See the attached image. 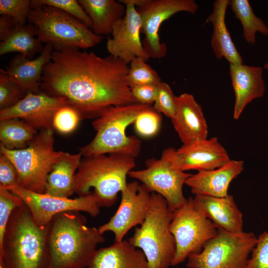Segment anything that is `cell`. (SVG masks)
I'll return each instance as SVG.
<instances>
[{"label": "cell", "mask_w": 268, "mask_h": 268, "mask_svg": "<svg viewBox=\"0 0 268 268\" xmlns=\"http://www.w3.org/2000/svg\"><path fill=\"white\" fill-rule=\"evenodd\" d=\"M128 64L79 49L54 50L44 67L41 88L66 97L81 116H97L112 106L138 103L127 82Z\"/></svg>", "instance_id": "6da1fadb"}, {"label": "cell", "mask_w": 268, "mask_h": 268, "mask_svg": "<svg viewBox=\"0 0 268 268\" xmlns=\"http://www.w3.org/2000/svg\"><path fill=\"white\" fill-rule=\"evenodd\" d=\"M86 222V217L76 211L53 218L47 238L49 268L87 267L97 245L105 239L98 228L88 227Z\"/></svg>", "instance_id": "7a4b0ae2"}, {"label": "cell", "mask_w": 268, "mask_h": 268, "mask_svg": "<svg viewBox=\"0 0 268 268\" xmlns=\"http://www.w3.org/2000/svg\"><path fill=\"white\" fill-rule=\"evenodd\" d=\"M48 225H37L25 203L15 209L0 248V258L6 268H49Z\"/></svg>", "instance_id": "3957f363"}, {"label": "cell", "mask_w": 268, "mask_h": 268, "mask_svg": "<svg viewBox=\"0 0 268 268\" xmlns=\"http://www.w3.org/2000/svg\"><path fill=\"white\" fill-rule=\"evenodd\" d=\"M135 165V158L120 153L85 158L75 175L74 193L82 196L91 192L100 207H111L126 187L127 177Z\"/></svg>", "instance_id": "277c9868"}, {"label": "cell", "mask_w": 268, "mask_h": 268, "mask_svg": "<svg viewBox=\"0 0 268 268\" xmlns=\"http://www.w3.org/2000/svg\"><path fill=\"white\" fill-rule=\"evenodd\" d=\"M151 106L140 103L110 106L102 111L93 121L96 134L87 144L80 149L87 157L110 153H120L136 157L141 142L136 136L127 135L129 126Z\"/></svg>", "instance_id": "5b68a950"}, {"label": "cell", "mask_w": 268, "mask_h": 268, "mask_svg": "<svg viewBox=\"0 0 268 268\" xmlns=\"http://www.w3.org/2000/svg\"><path fill=\"white\" fill-rule=\"evenodd\" d=\"M173 211L161 195L151 193L146 216L128 241L145 255L149 268L172 266L175 241L170 230Z\"/></svg>", "instance_id": "8992f818"}, {"label": "cell", "mask_w": 268, "mask_h": 268, "mask_svg": "<svg viewBox=\"0 0 268 268\" xmlns=\"http://www.w3.org/2000/svg\"><path fill=\"white\" fill-rule=\"evenodd\" d=\"M27 21L35 27L40 40L54 50L86 49L100 43L103 38L77 18L50 5L32 8Z\"/></svg>", "instance_id": "52a82bcc"}, {"label": "cell", "mask_w": 268, "mask_h": 268, "mask_svg": "<svg viewBox=\"0 0 268 268\" xmlns=\"http://www.w3.org/2000/svg\"><path fill=\"white\" fill-rule=\"evenodd\" d=\"M54 144L53 129H46L38 133L24 149L10 150L0 144V151L15 166L20 186L43 194L48 176L64 152L55 150Z\"/></svg>", "instance_id": "ba28073f"}, {"label": "cell", "mask_w": 268, "mask_h": 268, "mask_svg": "<svg viewBox=\"0 0 268 268\" xmlns=\"http://www.w3.org/2000/svg\"><path fill=\"white\" fill-rule=\"evenodd\" d=\"M145 165V169L131 171L128 176L140 182L150 193H156L163 197L172 211L187 201L183 187L191 174L181 169L176 149L166 148L159 159H149Z\"/></svg>", "instance_id": "9c48e42d"}, {"label": "cell", "mask_w": 268, "mask_h": 268, "mask_svg": "<svg viewBox=\"0 0 268 268\" xmlns=\"http://www.w3.org/2000/svg\"><path fill=\"white\" fill-rule=\"evenodd\" d=\"M257 237L253 232L232 233L218 228L217 234L199 253L188 258L189 268H246Z\"/></svg>", "instance_id": "30bf717a"}, {"label": "cell", "mask_w": 268, "mask_h": 268, "mask_svg": "<svg viewBox=\"0 0 268 268\" xmlns=\"http://www.w3.org/2000/svg\"><path fill=\"white\" fill-rule=\"evenodd\" d=\"M170 230L176 244L172 266H176L190 255L200 253L204 244L217 234L218 228L195 207L190 198L173 211Z\"/></svg>", "instance_id": "8fae6325"}, {"label": "cell", "mask_w": 268, "mask_h": 268, "mask_svg": "<svg viewBox=\"0 0 268 268\" xmlns=\"http://www.w3.org/2000/svg\"><path fill=\"white\" fill-rule=\"evenodd\" d=\"M8 190L22 200L35 222L41 226L48 225L55 216L65 212H84L92 217L97 216L100 212V207L92 192L70 199L34 192L20 186L13 187Z\"/></svg>", "instance_id": "7c38bea8"}, {"label": "cell", "mask_w": 268, "mask_h": 268, "mask_svg": "<svg viewBox=\"0 0 268 268\" xmlns=\"http://www.w3.org/2000/svg\"><path fill=\"white\" fill-rule=\"evenodd\" d=\"M198 5L193 0H148L136 8L141 20V33L144 49L149 58L160 59L166 54V46L160 41L159 31L164 21L176 13L195 14Z\"/></svg>", "instance_id": "4fadbf2b"}, {"label": "cell", "mask_w": 268, "mask_h": 268, "mask_svg": "<svg viewBox=\"0 0 268 268\" xmlns=\"http://www.w3.org/2000/svg\"><path fill=\"white\" fill-rule=\"evenodd\" d=\"M121 194V201L116 212L107 222L98 227L102 234L113 232L115 242L123 241L133 227L143 223L151 196V193L136 180L128 183Z\"/></svg>", "instance_id": "5bb4252c"}, {"label": "cell", "mask_w": 268, "mask_h": 268, "mask_svg": "<svg viewBox=\"0 0 268 268\" xmlns=\"http://www.w3.org/2000/svg\"><path fill=\"white\" fill-rule=\"evenodd\" d=\"M69 105L63 96H51L45 92L28 91L26 96L13 106L0 110V121L21 119L36 129H54L53 122L56 112Z\"/></svg>", "instance_id": "9a60e30c"}, {"label": "cell", "mask_w": 268, "mask_h": 268, "mask_svg": "<svg viewBox=\"0 0 268 268\" xmlns=\"http://www.w3.org/2000/svg\"><path fill=\"white\" fill-rule=\"evenodd\" d=\"M124 17L114 26L112 37H108L106 48L110 55L129 65L136 58L147 62L140 33L141 20L135 6L127 4Z\"/></svg>", "instance_id": "2e32d148"}, {"label": "cell", "mask_w": 268, "mask_h": 268, "mask_svg": "<svg viewBox=\"0 0 268 268\" xmlns=\"http://www.w3.org/2000/svg\"><path fill=\"white\" fill-rule=\"evenodd\" d=\"M179 166L183 171L208 170L221 167L231 159L216 137L183 144L176 150Z\"/></svg>", "instance_id": "e0dca14e"}, {"label": "cell", "mask_w": 268, "mask_h": 268, "mask_svg": "<svg viewBox=\"0 0 268 268\" xmlns=\"http://www.w3.org/2000/svg\"><path fill=\"white\" fill-rule=\"evenodd\" d=\"M176 112L171 121L183 144L206 138V121L201 106L194 96L184 93L176 96Z\"/></svg>", "instance_id": "ac0fdd59"}, {"label": "cell", "mask_w": 268, "mask_h": 268, "mask_svg": "<svg viewBox=\"0 0 268 268\" xmlns=\"http://www.w3.org/2000/svg\"><path fill=\"white\" fill-rule=\"evenodd\" d=\"M244 170L242 160H230L216 169L198 171L187 179L185 184L195 195L215 197L227 196L231 182Z\"/></svg>", "instance_id": "d6986e66"}, {"label": "cell", "mask_w": 268, "mask_h": 268, "mask_svg": "<svg viewBox=\"0 0 268 268\" xmlns=\"http://www.w3.org/2000/svg\"><path fill=\"white\" fill-rule=\"evenodd\" d=\"M191 199L195 207L217 228L235 233L243 231V214L232 195L215 197L198 195Z\"/></svg>", "instance_id": "ffe728a7"}, {"label": "cell", "mask_w": 268, "mask_h": 268, "mask_svg": "<svg viewBox=\"0 0 268 268\" xmlns=\"http://www.w3.org/2000/svg\"><path fill=\"white\" fill-rule=\"evenodd\" d=\"M263 73V68L260 66L230 65L229 74L235 96L234 119L239 118L249 103L263 96L266 88Z\"/></svg>", "instance_id": "44dd1931"}, {"label": "cell", "mask_w": 268, "mask_h": 268, "mask_svg": "<svg viewBox=\"0 0 268 268\" xmlns=\"http://www.w3.org/2000/svg\"><path fill=\"white\" fill-rule=\"evenodd\" d=\"M53 50L51 45L45 44L39 56L33 60L18 54L10 60L4 71L24 90L40 92L43 68L50 61Z\"/></svg>", "instance_id": "7402d4cb"}, {"label": "cell", "mask_w": 268, "mask_h": 268, "mask_svg": "<svg viewBox=\"0 0 268 268\" xmlns=\"http://www.w3.org/2000/svg\"><path fill=\"white\" fill-rule=\"evenodd\" d=\"M88 268H149L143 252L123 240L97 249Z\"/></svg>", "instance_id": "603a6c76"}, {"label": "cell", "mask_w": 268, "mask_h": 268, "mask_svg": "<svg viewBox=\"0 0 268 268\" xmlns=\"http://www.w3.org/2000/svg\"><path fill=\"white\" fill-rule=\"evenodd\" d=\"M230 0H216L213 9L206 20L211 23L213 32L211 45L218 59L225 58L230 65L243 64V58L236 49L225 23L226 12Z\"/></svg>", "instance_id": "cb8c5ba5"}, {"label": "cell", "mask_w": 268, "mask_h": 268, "mask_svg": "<svg viewBox=\"0 0 268 268\" xmlns=\"http://www.w3.org/2000/svg\"><path fill=\"white\" fill-rule=\"evenodd\" d=\"M82 154L63 152L54 165L48 179L45 193L69 198L74 193V179L81 162Z\"/></svg>", "instance_id": "d4e9b609"}, {"label": "cell", "mask_w": 268, "mask_h": 268, "mask_svg": "<svg viewBox=\"0 0 268 268\" xmlns=\"http://www.w3.org/2000/svg\"><path fill=\"white\" fill-rule=\"evenodd\" d=\"M92 22L93 32L96 35L112 34L114 26L125 15L126 6L119 0H78Z\"/></svg>", "instance_id": "484cf974"}, {"label": "cell", "mask_w": 268, "mask_h": 268, "mask_svg": "<svg viewBox=\"0 0 268 268\" xmlns=\"http://www.w3.org/2000/svg\"><path fill=\"white\" fill-rule=\"evenodd\" d=\"M42 42L37 36L35 27L28 23L15 26L9 35L0 43V55L18 52L29 59L43 49Z\"/></svg>", "instance_id": "4316f807"}, {"label": "cell", "mask_w": 268, "mask_h": 268, "mask_svg": "<svg viewBox=\"0 0 268 268\" xmlns=\"http://www.w3.org/2000/svg\"><path fill=\"white\" fill-rule=\"evenodd\" d=\"M37 134L35 128L19 119L0 121V144L8 149L27 147Z\"/></svg>", "instance_id": "83f0119b"}, {"label": "cell", "mask_w": 268, "mask_h": 268, "mask_svg": "<svg viewBox=\"0 0 268 268\" xmlns=\"http://www.w3.org/2000/svg\"><path fill=\"white\" fill-rule=\"evenodd\" d=\"M229 5L235 17L241 22L243 37L248 43H256L257 32L268 35V26L255 14L248 0H231Z\"/></svg>", "instance_id": "f1b7e54d"}, {"label": "cell", "mask_w": 268, "mask_h": 268, "mask_svg": "<svg viewBox=\"0 0 268 268\" xmlns=\"http://www.w3.org/2000/svg\"><path fill=\"white\" fill-rule=\"evenodd\" d=\"M146 62L136 58L130 64L127 82L130 88L145 84L158 85L162 81L157 72Z\"/></svg>", "instance_id": "f546056e"}, {"label": "cell", "mask_w": 268, "mask_h": 268, "mask_svg": "<svg viewBox=\"0 0 268 268\" xmlns=\"http://www.w3.org/2000/svg\"><path fill=\"white\" fill-rule=\"evenodd\" d=\"M28 91L11 78L4 69L0 70V108L11 107L22 99Z\"/></svg>", "instance_id": "4dcf8cb0"}, {"label": "cell", "mask_w": 268, "mask_h": 268, "mask_svg": "<svg viewBox=\"0 0 268 268\" xmlns=\"http://www.w3.org/2000/svg\"><path fill=\"white\" fill-rule=\"evenodd\" d=\"M46 5L60 9L77 18L82 23L92 29V22L83 8L75 0H32L31 8H34L41 5Z\"/></svg>", "instance_id": "1f68e13d"}, {"label": "cell", "mask_w": 268, "mask_h": 268, "mask_svg": "<svg viewBox=\"0 0 268 268\" xmlns=\"http://www.w3.org/2000/svg\"><path fill=\"white\" fill-rule=\"evenodd\" d=\"M22 200L11 192L0 189V248L2 246L8 221L17 207L23 205Z\"/></svg>", "instance_id": "d6a6232c"}, {"label": "cell", "mask_w": 268, "mask_h": 268, "mask_svg": "<svg viewBox=\"0 0 268 268\" xmlns=\"http://www.w3.org/2000/svg\"><path fill=\"white\" fill-rule=\"evenodd\" d=\"M31 10L29 0H0V14L11 17L15 26L25 25Z\"/></svg>", "instance_id": "836d02e7"}, {"label": "cell", "mask_w": 268, "mask_h": 268, "mask_svg": "<svg viewBox=\"0 0 268 268\" xmlns=\"http://www.w3.org/2000/svg\"><path fill=\"white\" fill-rule=\"evenodd\" d=\"M161 121V114L151 106L137 117L134 123V129L139 135L150 137L158 133Z\"/></svg>", "instance_id": "e575fe53"}, {"label": "cell", "mask_w": 268, "mask_h": 268, "mask_svg": "<svg viewBox=\"0 0 268 268\" xmlns=\"http://www.w3.org/2000/svg\"><path fill=\"white\" fill-rule=\"evenodd\" d=\"M176 97L170 86L161 81L158 84L157 95L152 107L159 113L172 119L176 112Z\"/></svg>", "instance_id": "d590c367"}, {"label": "cell", "mask_w": 268, "mask_h": 268, "mask_svg": "<svg viewBox=\"0 0 268 268\" xmlns=\"http://www.w3.org/2000/svg\"><path fill=\"white\" fill-rule=\"evenodd\" d=\"M81 115L73 107L68 105L60 108L55 114L53 128L61 134H67L77 127Z\"/></svg>", "instance_id": "8d00e7d4"}, {"label": "cell", "mask_w": 268, "mask_h": 268, "mask_svg": "<svg viewBox=\"0 0 268 268\" xmlns=\"http://www.w3.org/2000/svg\"><path fill=\"white\" fill-rule=\"evenodd\" d=\"M246 268H268V231L257 237Z\"/></svg>", "instance_id": "74e56055"}, {"label": "cell", "mask_w": 268, "mask_h": 268, "mask_svg": "<svg viewBox=\"0 0 268 268\" xmlns=\"http://www.w3.org/2000/svg\"><path fill=\"white\" fill-rule=\"evenodd\" d=\"M16 186H19L16 169L6 156L0 153V189L8 190Z\"/></svg>", "instance_id": "f35d334b"}, {"label": "cell", "mask_w": 268, "mask_h": 268, "mask_svg": "<svg viewBox=\"0 0 268 268\" xmlns=\"http://www.w3.org/2000/svg\"><path fill=\"white\" fill-rule=\"evenodd\" d=\"M158 85L145 84L131 88L132 94L138 103L151 106L156 98Z\"/></svg>", "instance_id": "ab89813d"}, {"label": "cell", "mask_w": 268, "mask_h": 268, "mask_svg": "<svg viewBox=\"0 0 268 268\" xmlns=\"http://www.w3.org/2000/svg\"><path fill=\"white\" fill-rule=\"evenodd\" d=\"M15 26L13 19L8 15H3L0 17V40H4Z\"/></svg>", "instance_id": "60d3db41"}, {"label": "cell", "mask_w": 268, "mask_h": 268, "mask_svg": "<svg viewBox=\"0 0 268 268\" xmlns=\"http://www.w3.org/2000/svg\"><path fill=\"white\" fill-rule=\"evenodd\" d=\"M148 0H120L121 3L126 5L131 4L135 6L139 7L144 4Z\"/></svg>", "instance_id": "b9f144b4"}, {"label": "cell", "mask_w": 268, "mask_h": 268, "mask_svg": "<svg viewBox=\"0 0 268 268\" xmlns=\"http://www.w3.org/2000/svg\"><path fill=\"white\" fill-rule=\"evenodd\" d=\"M0 268H6L2 260L0 258Z\"/></svg>", "instance_id": "7bdbcfd3"}, {"label": "cell", "mask_w": 268, "mask_h": 268, "mask_svg": "<svg viewBox=\"0 0 268 268\" xmlns=\"http://www.w3.org/2000/svg\"><path fill=\"white\" fill-rule=\"evenodd\" d=\"M264 67L268 70V61L264 65Z\"/></svg>", "instance_id": "ee69618b"}, {"label": "cell", "mask_w": 268, "mask_h": 268, "mask_svg": "<svg viewBox=\"0 0 268 268\" xmlns=\"http://www.w3.org/2000/svg\"><path fill=\"white\" fill-rule=\"evenodd\" d=\"M88 268L87 267H85V268Z\"/></svg>", "instance_id": "f6af8a7d"}]
</instances>
